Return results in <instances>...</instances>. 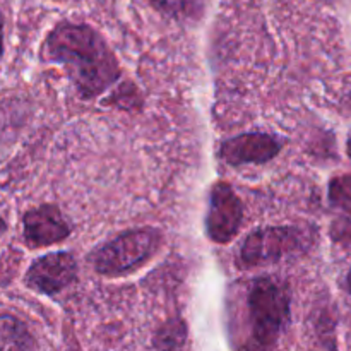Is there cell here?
<instances>
[{
    "label": "cell",
    "mask_w": 351,
    "mask_h": 351,
    "mask_svg": "<svg viewBox=\"0 0 351 351\" xmlns=\"http://www.w3.org/2000/svg\"><path fill=\"white\" fill-rule=\"evenodd\" d=\"M3 232H5V221H3L2 216H0V237L3 235Z\"/></svg>",
    "instance_id": "14"
},
{
    "label": "cell",
    "mask_w": 351,
    "mask_h": 351,
    "mask_svg": "<svg viewBox=\"0 0 351 351\" xmlns=\"http://www.w3.org/2000/svg\"><path fill=\"white\" fill-rule=\"evenodd\" d=\"M3 21H2V16H0V53H2V47H3Z\"/></svg>",
    "instance_id": "13"
},
{
    "label": "cell",
    "mask_w": 351,
    "mask_h": 351,
    "mask_svg": "<svg viewBox=\"0 0 351 351\" xmlns=\"http://www.w3.org/2000/svg\"><path fill=\"white\" fill-rule=\"evenodd\" d=\"M249 319L256 345L271 348L283 332L290 315V300L280 285L263 278L249 291Z\"/></svg>",
    "instance_id": "2"
},
{
    "label": "cell",
    "mask_w": 351,
    "mask_h": 351,
    "mask_svg": "<svg viewBox=\"0 0 351 351\" xmlns=\"http://www.w3.org/2000/svg\"><path fill=\"white\" fill-rule=\"evenodd\" d=\"M77 276V264L72 254L53 252L38 259L26 274L27 287L45 295L60 293Z\"/></svg>",
    "instance_id": "6"
},
{
    "label": "cell",
    "mask_w": 351,
    "mask_h": 351,
    "mask_svg": "<svg viewBox=\"0 0 351 351\" xmlns=\"http://www.w3.org/2000/svg\"><path fill=\"white\" fill-rule=\"evenodd\" d=\"M242 219V202L235 191L228 184H216L211 191L206 218V228L211 240L218 243L230 242L239 233Z\"/></svg>",
    "instance_id": "5"
},
{
    "label": "cell",
    "mask_w": 351,
    "mask_h": 351,
    "mask_svg": "<svg viewBox=\"0 0 351 351\" xmlns=\"http://www.w3.org/2000/svg\"><path fill=\"white\" fill-rule=\"evenodd\" d=\"M346 283H348V290H350V293H351V271H350V274H348V280H346Z\"/></svg>",
    "instance_id": "15"
},
{
    "label": "cell",
    "mask_w": 351,
    "mask_h": 351,
    "mask_svg": "<svg viewBox=\"0 0 351 351\" xmlns=\"http://www.w3.org/2000/svg\"><path fill=\"white\" fill-rule=\"evenodd\" d=\"M348 151H350V156H351V136H350V141H348Z\"/></svg>",
    "instance_id": "16"
},
{
    "label": "cell",
    "mask_w": 351,
    "mask_h": 351,
    "mask_svg": "<svg viewBox=\"0 0 351 351\" xmlns=\"http://www.w3.org/2000/svg\"><path fill=\"white\" fill-rule=\"evenodd\" d=\"M184 339V326L171 322V324L165 326L160 331V336L156 339L158 348L161 351H173Z\"/></svg>",
    "instance_id": "12"
},
{
    "label": "cell",
    "mask_w": 351,
    "mask_h": 351,
    "mask_svg": "<svg viewBox=\"0 0 351 351\" xmlns=\"http://www.w3.org/2000/svg\"><path fill=\"white\" fill-rule=\"evenodd\" d=\"M304 237L298 228H261L247 237L240 263L243 267L274 264L304 247Z\"/></svg>",
    "instance_id": "4"
},
{
    "label": "cell",
    "mask_w": 351,
    "mask_h": 351,
    "mask_svg": "<svg viewBox=\"0 0 351 351\" xmlns=\"http://www.w3.org/2000/svg\"><path fill=\"white\" fill-rule=\"evenodd\" d=\"M156 9L177 19H189L197 16L202 0H151Z\"/></svg>",
    "instance_id": "10"
},
{
    "label": "cell",
    "mask_w": 351,
    "mask_h": 351,
    "mask_svg": "<svg viewBox=\"0 0 351 351\" xmlns=\"http://www.w3.org/2000/svg\"><path fill=\"white\" fill-rule=\"evenodd\" d=\"M45 57L60 64L82 98H95L119 79V62L86 24L62 23L45 41Z\"/></svg>",
    "instance_id": "1"
},
{
    "label": "cell",
    "mask_w": 351,
    "mask_h": 351,
    "mask_svg": "<svg viewBox=\"0 0 351 351\" xmlns=\"http://www.w3.org/2000/svg\"><path fill=\"white\" fill-rule=\"evenodd\" d=\"M0 351H34L33 336L12 315H0Z\"/></svg>",
    "instance_id": "9"
},
{
    "label": "cell",
    "mask_w": 351,
    "mask_h": 351,
    "mask_svg": "<svg viewBox=\"0 0 351 351\" xmlns=\"http://www.w3.org/2000/svg\"><path fill=\"white\" fill-rule=\"evenodd\" d=\"M329 199L332 206L351 218V175L336 177L329 185Z\"/></svg>",
    "instance_id": "11"
},
{
    "label": "cell",
    "mask_w": 351,
    "mask_h": 351,
    "mask_svg": "<svg viewBox=\"0 0 351 351\" xmlns=\"http://www.w3.org/2000/svg\"><path fill=\"white\" fill-rule=\"evenodd\" d=\"M24 239L31 247H47L69 237V225L55 206L45 204L24 215Z\"/></svg>",
    "instance_id": "8"
},
{
    "label": "cell",
    "mask_w": 351,
    "mask_h": 351,
    "mask_svg": "<svg viewBox=\"0 0 351 351\" xmlns=\"http://www.w3.org/2000/svg\"><path fill=\"white\" fill-rule=\"evenodd\" d=\"M281 143L271 134H243L221 144L219 156L232 167L247 163H266L281 151Z\"/></svg>",
    "instance_id": "7"
},
{
    "label": "cell",
    "mask_w": 351,
    "mask_h": 351,
    "mask_svg": "<svg viewBox=\"0 0 351 351\" xmlns=\"http://www.w3.org/2000/svg\"><path fill=\"white\" fill-rule=\"evenodd\" d=\"M161 233L154 228L127 232L105 243L93 256V264L99 274L115 276L137 269L158 252Z\"/></svg>",
    "instance_id": "3"
}]
</instances>
